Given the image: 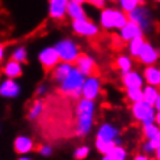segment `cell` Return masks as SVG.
Segmentation results:
<instances>
[{"mask_svg": "<svg viewBox=\"0 0 160 160\" xmlns=\"http://www.w3.org/2000/svg\"><path fill=\"white\" fill-rule=\"evenodd\" d=\"M86 3L98 10H103L107 6V0H86Z\"/></svg>", "mask_w": 160, "mask_h": 160, "instance_id": "d6a6232c", "label": "cell"}, {"mask_svg": "<svg viewBox=\"0 0 160 160\" xmlns=\"http://www.w3.org/2000/svg\"><path fill=\"white\" fill-rule=\"evenodd\" d=\"M43 110H45V102H43L42 99H37V101H34V103L31 105L27 117H29V119H37L39 115L43 113Z\"/></svg>", "mask_w": 160, "mask_h": 160, "instance_id": "4316f807", "label": "cell"}, {"mask_svg": "<svg viewBox=\"0 0 160 160\" xmlns=\"http://www.w3.org/2000/svg\"><path fill=\"white\" fill-rule=\"evenodd\" d=\"M155 114H156L155 107L148 105L147 102L141 101V102L132 103V115H133V118L136 121L142 123V125L153 122Z\"/></svg>", "mask_w": 160, "mask_h": 160, "instance_id": "8992f818", "label": "cell"}, {"mask_svg": "<svg viewBox=\"0 0 160 160\" xmlns=\"http://www.w3.org/2000/svg\"><path fill=\"white\" fill-rule=\"evenodd\" d=\"M46 91H48V87L45 84H41L37 88V95H43V94H46Z\"/></svg>", "mask_w": 160, "mask_h": 160, "instance_id": "d590c367", "label": "cell"}, {"mask_svg": "<svg viewBox=\"0 0 160 160\" xmlns=\"http://www.w3.org/2000/svg\"><path fill=\"white\" fill-rule=\"evenodd\" d=\"M115 145H121L119 138L115 140V141H106V140H101V138L95 140V147H97V149L101 152L102 155H109Z\"/></svg>", "mask_w": 160, "mask_h": 160, "instance_id": "d4e9b609", "label": "cell"}, {"mask_svg": "<svg viewBox=\"0 0 160 160\" xmlns=\"http://www.w3.org/2000/svg\"><path fill=\"white\" fill-rule=\"evenodd\" d=\"M107 2H113V3H118L119 0H107Z\"/></svg>", "mask_w": 160, "mask_h": 160, "instance_id": "b9f144b4", "label": "cell"}, {"mask_svg": "<svg viewBox=\"0 0 160 160\" xmlns=\"http://www.w3.org/2000/svg\"><path fill=\"white\" fill-rule=\"evenodd\" d=\"M67 15L69 17L72 21H79V19H84L87 18L84 6L80 4L78 2H73V0H69L67 4Z\"/></svg>", "mask_w": 160, "mask_h": 160, "instance_id": "ffe728a7", "label": "cell"}, {"mask_svg": "<svg viewBox=\"0 0 160 160\" xmlns=\"http://www.w3.org/2000/svg\"><path fill=\"white\" fill-rule=\"evenodd\" d=\"M38 61L42 65V68L46 72H50L53 68L60 62V57L58 53L56 52L54 46H48L39 52L38 54Z\"/></svg>", "mask_w": 160, "mask_h": 160, "instance_id": "30bf717a", "label": "cell"}, {"mask_svg": "<svg viewBox=\"0 0 160 160\" xmlns=\"http://www.w3.org/2000/svg\"><path fill=\"white\" fill-rule=\"evenodd\" d=\"M27 57H29V54H27V49L25 46L15 48L12 50V54H11V60H14V61H17L19 64L27 62Z\"/></svg>", "mask_w": 160, "mask_h": 160, "instance_id": "83f0119b", "label": "cell"}, {"mask_svg": "<svg viewBox=\"0 0 160 160\" xmlns=\"http://www.w3.org/2000/svg\"><path fill=\"white\" fill-rule=\"evenodd\" d=\"M54 49L58 53L60 61L69 62V64H73L75 60L78 58V56L80 54V48L72 38L60 39L54 45Z\"/></svg>", "mask_w": 160, "mask_h": 160, "instance_id": "5b68a950", "label": "cell"}, {"mask_svg": "<svg viewBox=\"0 0 160 160\" xmlns=\"http://www.w3.org/2000/svg\"><path fill=\"white\" fill-rule=\"evenodd\" d=\"M88 155H90V148H88V147H86V145L79 147L78 149L73 152V156H75V159H76V160H84Z\"/></svg>", "mask_w": 160, "mask_h": 160, "instance_id": "1f68e13d", "label": "cell"}, {"mask_svg": "<svg viewBox=\"0 0 160 160\" xmlns=\"http://www.w3.org/2000/svg\"><path fill=\"white\" fill-rule=\"evenodd\" d=\"M118 136L119 129L115 128L113 123H102V126L99 128L97 133V138L106 140V141H115V140H118Z\"/></svg>", "mask_w": 160, "mask_h": 160, "instance_id": "2e32d148", "label": "cell"}, {"mask_svg": "<svg viewBox=\"0 0 160 160\" xmlns=\"http://www.w3.org/2000/svg\"><path fill=\"white\" fill-rule=\"evenodd\" d=\"M142 0H119V10L123 11L125 14L130 12L132 10H134L137 6L141 4Z\"/></svg>", "mask_w": 160, "mask_h": 160, "instance_id": "f546056e", "label": "cell"}, {"mask_svg": "<svg viewBox=\"0 0 160 160\" xmlns=\"http://www.w3.org/2000/svg\"><path fill=\"white\" fill-rule=\"evenodd\" d=\"M15 152L19 155H27L34 149V141L29 136H18L14 141Z\"/></svg>", "mask_w": 160, "mask_h": 160, "instance_id": "d6986e66", "label": "cell"}, {"mask_svg": "<svg viewBox=\"0 0 160 160\" xmlns=\"http://www.w3.org/2000/svg\"><path fill=\"white\" fill-rule=\"evenodd\" d=\"M68 2L69 0H49V17L54 21L65 19Z\"/></svg>", "mask_w": 160, "mask_h": 160, "instance_id": "4fadbf2b", "label": "cell"}, {"mask_svg": "<svg viewBox=\"0 0 160 160\" xmlns=\"http://www.w3.org/2000/svg\"><path fill=\"white\" fill-rule=\"evenodd\" d=\"M137 60L141 64H144V65H155L159 60V49L155 48L151 42L145 41Z\"/></svg>", "mask_w": 160, "mask_h": 160, "instance_id": "8fae6325", "label": "cell"}, {"mask_svg": "<svg viewBox=\"0 0 160 160\" xmlns=\"http://www.w3.org/2000/svg\"><path fill=\"white\" fill-rule=\"evenodd\" d=\"M102 160H111V159L109 158V155H103V159Z\"/></svg>", "mask_w": 160, "mask_h": 160, "instance_id": "ab89813d", "label": "cell"}, {"mask_svg": "<svg viewBox=\"0 0 160 160\" xmlns=\"http://www.w3.org/2000/svg\"><path fill=\"white\" fill-rule=\"evenodd\" d=\"M84 79H86V76L82 75L73 67L67 78L60 83L58 91L67 98L79 99L82 97V87H83V83H84Z\"/></svg>", "mask_w": 160, "mask_h": 160, "instance_id": "7a4b0ae2", "label": "cell"}, {"mask_svg": "<svg viewBox=\"0 0 160 160\" xmlns=\"http://www.w3.org/2000/svg\"><path fill=\"white\" fill-rule=\"evenodd\" d=\"M73 2H78V3H80V4H84L86 0H73Z\"/></svg>", "mask_w": 160, "mask_h": 160, "instance_id": "60d3db41", "label": "cell"}, {"mask_svg": "<svg viewBox=\"0 0 160 160\" xmlns=\"http://www.w3.org/2000/svg\"><path fill=\"white\" fill-rule=\"evenodd\" d=\"M142 79L148 86L159 87L160 84V69L156 65H147L142 71Z\"/></svg>", "mask_w": 160, "mask_h": 160, "instance_id": "e0dca14e", "label": "cell"}, {"mask_svg": "<svg viewBox=\"0 0 160 160\" xmlns=\"http://www.w3.org/2000/svg\"><path fill=\"white\" fill-rule=\"evenodd\" d=\"M122 84L125 88H142L144 79L142 75L137 71H129L122 75Z\"/></svg>", "mask_w": 160, "mask_h": 160, "instance_id": "9a60e30c", "label": "cell"}, {"mask_svg": "<svg viewBox=\"0 0 160 160\" xmlns=\"http://www.w3.org/2000/svg\"><path fill=\"white\" fill-rule=\"evenodd\" d=\"M102 92V83L98 76H87L82 87V97L88 101H95Z\"/></svg>", "mask_w": 160, "mask_h": 160, "instance_id": "9c48e42d", "label": "cell"}, {"mask_svg": "<svg viewBox=\"0 0 160 160\" xmlns=\"http://www.w3.org/2000/svg\"><path fill=\"white\" fill-rule=\"evenodd\" d=\"M18 160H31V159H30V158H27V156H25V155H23L22 158H21V159H18Z\"/></svg>", "mask_w": 160, "mask_h": 160, "instance_id": "f35d334b", "label": "cell"}, {"mask_svg": "<svg viewBox=\"0 0 160 160\" xmlns=\"http://www.w3.org/2000/svg\"><path fill=\"white\" fill-rule=\"evenodd\" d=\"M155 2H160V0H155Z\"/></svg>", "mask_w": 160, "mask_h": 160, "instance_id": "7bdbcfd3", "label": "cell"}, {"mask_svg": "<svg viewBox=\"0 0 160 160\" xmlns=\"http://www.w3.org/2000/svg\"><path fill=\"white\" fill-rule=\"evenodd\" d=\"M133 160H152V159H151V156H147V155H144V153H138V155L134 156Z\"/></svg>", "mask_w": 160, "mask_h": 160, "instance_id": "8d00e7d4", "label": "cell"}, {"mask_svg": "<svg viewBox=\"0 0 160 160\" xmlns=\"http://www.w3.org/2000/svg\"><path fill=\"white\" fill-rule=\"evenodd\" d=\"M142 126H144L142 133L147 140H153V138L160 137V128H159V125H156L155 122L145 123V125H142Z\"/></svg>", "mask_w": 160, "mask_h": 160, "instance_id": "484cf974", "label": "cell"}, {"mask_svg": "<svg viewBox=\"0 0 160 160\" xmlns=\"http://www.w3.org/2000/svg\"><path fill=\"white\" fill-rule=\"evenodd\" d=\"M128 21L134 22L136 25H138L141 27V30L144 33L151 30L152 25H153V17H152V11L148 6L145 4H140L134 10H132L130 12L126 14Z\"/></svg>", "mask_w": 160, "mask_h": 160, "instance_id": "277c9868", "label": "cell"}, {"mask_svg": "<svg viewBox=\"0 0 160 160\" xmlns=\"http://www.w3.org/2000/svg\"><path fill=\"white\" fill-rule=\"evenodd\" d=\"M95 114V101L88 99H79L76 105V134L86 136L90 133L94 125Z\"/></svg>", "mask_w": 160, "mask_h": 160, "instance_id": "6da1fadb", "label": "cell"}, {"mask_svg": "<svg viewBox=\"0 0 160 160\" xmlns=\"http://www.w3.org/2000/svg\"><path fill=\"white\" fill-rule=\"evenodd\" d=\"M4 57H6V46L3 43H0V62L4 60Z\"/></svg>", "mask_w": 160, "mask_h": 160, "instance_id": "74e56055", "label": "cell"}, {"mask_svg": "<svg viewBox=\"0 0 160 160\" xmlns=\"http://www.w3.org/2000/svg\"><path fill=\"white\" fill-rule=\"evenodd\" d=\"M3 73L7 76V79H18L21 78L22 73H23V68H22V64H19L14 60H8L4 67H3Z\"/></svg>", "mask_w": 160, "mask_h": 160, "instance_id": "44dd1931", "label": "cell"}, {"mask_svg": "<svg viewBox=\"0 0 160 160\" xmlns=\"http://www.w3.org/2000/svg\"><path fill=\"white\" fill-rule=\"evenodd\" d=\"M160 99V92H159V87H153V86H145L142 88V101L147 102L148 105L153 106L155 102Z\"/></svg>", "mask_w": 160, "mask_h": 160, "instance_id": "7402d4cb", "label": "cell"}, {"mask_svg": "<svg viewBox=\"0 0 160 160\" xmlns=\"http://www.w3.org/2000/svg\"><path fill=\"white\" fill-rule=\"evenodd\" d=\"M73 64L76 69L82 75H84L86 78L87 76H98V65L92 56L80 52V54L78 56Z\"/></svg>", "mask_w": 160, "mask_h": 160, "instance_id": "ba28073f", "label": "cell"}, {"mask_svg": "<svg viewBox=\"0 0 160 160\" xmlns=\"http://www.w3.org/2000/svg\"><path fill=\"white\" fill-rule=\"evenodd\" d=\"M141 148H142V153H144V155H147V156H152V155L155 153V148L152 147V144H151L149 140L144 141Z\"/></svg>", "mask_w": 160, "mask_h": 160, "instance_id": "836d02e7", "label": "cell"}, {"mask_svg": "<svg viewBox=\"0 0 160 160\" xmlns=\"http://www.w3.org/2000/svg\"><path fill=\"white\" fill-rule=\"evenodd\" d=\"M126 99L130 103L142 101V88H126Z\"/></svg>", "mask_w": 160, "mask_h": 160, "instance_id": "4dcf8cb0", "label": "cell"}, {"mask_svg": "<svg viewBox=\"0 0 160 160\" xmlns=\"http://www.w3.org/2000/svg\"><path fill=\"white\" fill-rule=\"evenodd\" d=\"M38 152L42 156H50L52 153H53V149H52L50 145H41L38 148Z\"/></svg>", "mask_w": 160, "mask_h": 160, "instance_id": "e575fe53", "label": "cell"}, {"mask_svg": "<svg viewBox=\"0 0 160 160\" xmlns=\"http://www.w3.org/2000/svg\"><path fill=\"white\" fill-rule=\"evenodd\" d=\"M109 158L111 160H126L128 159V152L122 145H115L113 151L109 153Z\"/></svg>", "mask_w": 160, "mask_h": 160, "instance_id": "f1b7e54d", "label": "cell"}, {"mask_svg": "<svg viewBox=\"0 0 160 160\" xmlns=\"http://www.w3.org/2000/svg\"><path fill=\"white\" fill-rule=\"evenodd\" d=\"M128 22L126 14L121 11L119 8L114 7H105L101 11V17H99V23L101 27L105 30H119L121 27Z\"/></svg>", "mask_w": 160, "mask_h": 160, "instance_id": "3957f363", "label": "cell"}, {"mask_svg": "<svg viewBox=\"0 0 160 160\" xmlns=\"http://www.w3.org/2000/svg\"><path fill=\"white\" fill-rule=\"evenodd\" d=\"M114 65L115 68L121 72V75L126 73V72L132 71V67H133V61H132V57L130 56H126V54H119L114 61Z\"/></svg>", "mask_w": 160, "mask_h": 160, "instance_id": "cb8c5ba5", "label": "cell"}, {"mask_svg": "<svg viewBox=\"0 0 160 160\" xmlns=\"http://www.w3.org/2000/svg\"><path fill=\"white\" fill-rule=\"evenodd\" d=\"M145 41H147L145 37L141 35V37H136V38L130 39V41L128 42V50H129L130 57H133V58L138 57V54H140V52H141Z\"/></svg>", "mask_w": 160, "mask_h": 160, "instance_id": "603a6c76", "label": "cell"}, {"mask_svg": "<svg viewBox=\"0 0 160 160\" xmlns=\"http://www.w3.org/2000/svg\"><path fill=\"white\" fill-rule=\"evenodd\" d=\"M21 94V86L15 82V79H6L0 83V95L3 98H17Z\"/></svg>", "mask_w": 160, "mask_h": 160, "instance_id": "5bb4252c", "label": "cell"}, {"mask_svg": "<svg viewBox=\"0 0 160 160\" xmlns=\"http://www.w3.org/2000/svg\"><path fill=\"white\" fill-rule=\"evenodd\" d=\"M72 30L75 34L84 38H95L99 35V26L91 22L88 18L79 19V21H72Z\"/></svg>", "mask_w": 160, "mask_h": 160, "instance_id": "52a82bcc", "label": "cell"}, {"mask_svg": "<svg viewBox=\"0 0 160 160\" xmlns=\"http://www.w3.org/2000/svg\"><path fill=\"white\" fill-rule=\"evenodd\" d=\"M73 68V64H69V62H64V61H60L57 65H56L53 69H52V80L54 83H61L64 79L68 76V73L71 72V69Z\"/></svg>", "mask_w": 160, "mask_h": 160, "instance_id": "ac0fdd59", "label": "cell"}, {"mask_svg": "<svg viewBox=\"0 0 160 160\" xmlns=\"http://www.w3.org/2000/svg\"><path fill=\"white\" fill-rule=\"evenodd\" d=\"M141 35H144V31L141 30V27L132 21H128L125 25L118 30V37L121 38L123 42H129L130 39H133L136 37H141Z\"/></svg>", "mask_w": 160, "mask_h": 160, "instance_id": "7c38bea8", "label": "cell"}]
</instances>
